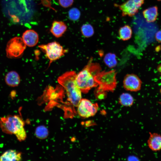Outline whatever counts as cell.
<instances>
[{
	"label": "cell",
	"mask_w": 161,
	"mask_h": 161,
	"mask_svg": "<svg viewBox=\"0 0 161 161\" xmlns=\"http://www.w3.org/2000/svg\"><path fill=\"white\" fill-rule=\"evenodd\" d=\"M77 74L74 71L66 72L58 78V83L65 89L68 100L77 107L82 99L81 91L76 82Z\"/></svg>",
	"instance_id": "cell-1"
},
{
	"label": "cell",
	"mask_w": 161,
	"mask_h": 161,
	"mask_svg": "<svg viewBox=\"0 0 161 161\" xmlns=\"http://www.w3.org/2000/svg\"><path fill=\"white\" fill-rule=\"evenodd\" d=\"M100 70L99 64L92 63L90 60L83 69L77 75L76 83L82 92L86 93L92 88L98 86L94 76Z\"/></svg>",
	"instance_id": "cell-2"
},
{
	"label": "cell",
	"mask_w": 161,
	"mask_h": 161,
	"mask_svg": "<svg viewBox=\"0 0 161 161\" xmlns=\"http://www.w3.org/2000/svg\"><path fill=\"white\" fill-rule=\"evenodd\" d=\"M24 123L19 115H9L1 117L0 126L2 131L8 134H14L20 141L24 140L27 135L24 129Z\"/></svg>",
	"instance_id": "cell-3"
},
{
	"label": "cell",
	"mask_w": 161,
	"mask_h": 161,
	"mask_svg": "<svg viewBox=\"0 0 161 161\" xmlns=\"http://www.w3.org/2000/svg\"><path fill=\"white\" fill-rule=\"evenodd\" d=\"M117 72L114 70L100 71L94 76L99 88L106 92H113L117 85Z\"/></svg>",
	"instance_id": "cell-4"
},
{
	"label": "cell",
	"mask_w": 161,
	"mask_h": 161,
	"mask_svg": "<svg viewBox=\"0 0 161 161\" xmlns=\"http://www.w3.org/2000/svg\"><path fill=\"white\" fill-rule=\"evenodd\" d=\"M26 48L22 38L16 37L7 42L6 48L7 57L9 58H16L21 56Z\"/></svg>",
	"instance_id": "cell-5"
},
{
	"label": "cell",
	"mask_w": 161,
	"mask_h": 161,
	"mask_svg": "<svg viewBox=\"0 0 161 161\" xmlns=\"http://www.w3.org/2000/svg\"><path fill=\"white\" fill-rule=\"evenodd\" d=\"M39 47L45 52L50 63L59 58L64 55L65 52L63 47L56 41L40 45Z\"/></svg>",
	"instance_id": "cell-6"
},
{
	"label": "cell",
	"mask_w": 161,
	"mask_h": 161,
	"mask_svg": "<svg viewBox=\"0 0 161 161\" xmlns=\"http://www.w3.org/2000/svg\"><path fill=\"white\" fill-rule=\"evenodd\" d=\"M78 107L77 112L79 115L83 118H88L94 115L98 109L97 103H93L86 99H82Z\"/></svg>",
	"instance_id": "cell-7"
},
{
	"label": "cell",
	"mask_w": 161,
	"mask_h": 161,
	"mask_svg": "<svg viewBox=\"0 0 161 161\" xmlns=\"http://www.w3.org/2000/svg\"><path fill=\"white\" fill-rule=\"evenodd\" d=\"M144 0H128L118 7L123 16H131L135 15L143 4Z\"/></svg>",
	"instance_id": "cell-8"
},
{
	"label": "cell",
	"mask_w": 161,
	"mask_h": 161,
	"mask_svg": "<svg viewBox=\"0 0 161 161\" xmlns=\"http://www.w3.org/2000/svg\"><path fill=\"white\" fill-rule=\"evenodd\" d=\"M142 82L137 75L134 74H128L124 78L123 86L127 91L137 92L140 90Z\"/></svg>",
	"instance_id": "cell-9"
},
{
	"label": "cell",
	"mask_w": 161,
	"mask_h": 161,
	"mask_svg": "<svg viewBox=\"0 0 161 161\" xmlns=\"http://www.w3.org/2000/svg\"><path fill=\"white\" fill-rule=\"evenodd\" d=\"M22 38L26 45L29 47L35 46L39 40L38 33L33 30H26L23 33Z\"/></svg>",
	"instance_id": "cell-10"
},
{
	"label": "cell",
	"mask_w": 161,
	"mask_h": 161,
	"mask_svg": "<svg viewBox=\"0 0 161 161\" xmlns=\"http://www.w3.org/2000/svg\"><path fill=\"white\" fill-rule=\"evenodd\" d=\"M67 26L63 21H54L52 24L50 32L55 37L59 38L66 31Z\"/></svg>",
	"instance_id": "cell-11"
},
{
	"label": "cell",
	"mask_w": 161,
	"mask_h": 161,
	"mask_svg": "<svg viewBox=\"0 0 161 161\" xmlns=\"http://www.w3.org/2000/svg\"><path fill=\"white\" fill-rule=\"evenodd\" d=\"M149 148L152 151H157L161 150V135L157 133H149L147 141Z\"/></svg>",
	"instance_id": "cell-12"
},
{
	"label": "cell",
	"mask_w": 161,
	"mask_h": 161,
	"mask_svg": "<svg viewBox=\"0 0 161 161\" xmlns=\"http://www.w3.org/2000/svg\"><path fill=\"white\" fill-rule=\"evenodd\" d=\"M21 153L15 150H9L0 157V161H20L22 159Z\"/></svg>",
	"instance_id": "cell-13"
},
{
	"label": "cell",
	"mask_w": 161,
	"mask_h": 161,
	"mask_svg": "<svg viewBox=\"0 0 161 161\" xmlns=\"http://www.w3.org/2000/svg\"><path fill=\"white\" fill-rule=\"evenodd\" d=\"M6 84L11 87L18 86L20 82V79L18 74L15 71H11L8 72L5 77Z\"/></svg>",
	"instance_id": "cell-14"
},
{
	"label": "cell",
	"mask_w": 161,
	"mask_h": 161,
	"mask_svg": "<svg viewBox=\"0 0 161 161\" xmlns=\"http://www.w3.org/2000/svg\"><path fill=\"white\" fill-rule=\"evenodd\" d=\"M144 17L148 23L154 21L157 19L158 15V8L154 6L144 10L143 11Z\"/></svg>",
	"instance_id": "cell-15"
},
{
	"label": "cell",
	"mask_w": 161,
	"mask_h": 161,
	"mask_svg": "<svg viewBox=\"0 0 161 161\" xmlns=\"http://www.w3.org/2000/svg\"><path fill=\"white\" fill-rule=\"evenodd\" d=\"M118 33L121 40L127 41L131 38L132 32L131 27L129 25H126L120 28Z\"/></svg>",
	"instance_id": "cell-16"
},
{
	"label": "cell",
	"mask_w": 161,
	"mask_h": 161,
	"mask_svg": "<svg viewBox=\"0 0 161 161\" xmlns=\"http://www.w3.org/2000/svg\"><path fill=\"white\" fill-rule=\"evenodd\" d=\"M103 61L106 65L109 68L115 67L117 64L116 56L113 53L106 54L104 58Z\"/></svg>",
	"instance_id": "cell-17"
},
{
	"label": "cell",
	"mask_w": 161,
	"mask_h": 161,
	"mask_svg": "<svg viewBox=\"0 0 161 161\" xmlns=\"http://www.w3.org/2000/svg\"><path fill=\"white\" fill-rule=\"evenodd\" d=\"M119 102L123 106H129L133 104L134 99L130 94L126 93H123L120 96Z\"/></svg>",
	"instance_id": "cell-18"
},
{
	"label": "cell",
	"mask_w": 161,
	"mask_h": 161,
	"mask_svg": "<svg viewBox=\"0 0 161 161\" xmlns=\"http://www.w3.org/2000/svg\"><path fill=\"white\" fill-rule=\"evenodd\" d=\"M82 34L86 38L92 36L94 34V31L93 27L90 24H86L82 25L80 28Z\"/></svg>",
	"instance_id": "cell-19"
},
{
	"label": "cell",
	"mask_w": 161,
	"mask_h": 161,
	"mask_svg": "<svg viewBox=\"0 0 161 161\" xmlns=\"http://www.w3.org/2000/svg\"><path fill=\"white\" fill-rule=\"evenodd\" d=\"M68 14L69 19L72 21L78 20L81 15L80 10L76 7H73L70 9L69 11Z\"/></svg>",
	"instance_id": "cell-20"
},
{
	"label": "cell",
	"mask_w": 161,
	"mask_h": 161,
	"mask_svg": "<svg viewBox=\"0 0 161 161\" xmlns=\"http://www.w3.org/2000/svg\"><path fill=\"white\" fill-rule=\"evenodd\" d=\"M35 134L36 136L39 138L44 139L47 137L48 135V130L44 126H40L36 128Z\"/></svg>",
	"instance_id": "cell-21"
},
{
	"label": "cell",
	"mask_w": 161,
	"mask_h": 161,
	"mask_svg": "<svg viewBox=\"0 0 161 161\" xmlns=\"http://www.w3.org/2000/svg\"><path fill=\"white\" fill-rule=\"evenodd\" d=\"M74 1V0H58L60 6L64 8L71 7L73 4Z\"/></svg>",
	"instance_id": "cell-22"
},
{
	"label": "cell",
	"mask_w": 161,
	"mask_h": 161,
	"mask_svg": "<svg viewBox=\"0 0 161 161\" xmlns=\"http://www.w3.org/2000/svg\"><path fill=\"white\" fill-rule=\"evenodd\" d=\"M106 92L97 88L95 90V94L96 97L98 99H103L106 97Z\"/></svg>",
	"instance_id": "cell-23"
},
{
	"label": "cell",
	"mask_w": 161,
	"mask_h": 161,
	"mask_svg": "<svg viewBox=\"0 0 161 161\" xmlns=\"http://www.w3.org/2000/svg\"><path fill=\"white\" fill-rule=\"evenodd\" d=\"M155 37L157 41L161 43V30L158 31L156 33Z\"/></svg>",
	"instance_id": "cell-24"
},
{
	"label": "cell",
	"mask_w": 161,
	"mask_h": 161,
	"mask_svg": "<svg viewBox=\"0 0 161 161\" xmlns=\"http://www.w3.org/2000/svg\"><path fill=\"white\" fill-rule=\"evenodd\" d=\"M160 93H161V88L160 89Z\"/></svg>",
	"instance_id": "cell-25"
},
{
	"label": "cell",
	"mask_w": 161,
	"mask_h": 161,
	"mask_svg": "<svg viewBox=\"0 0 161 161\" xmlns=\"http://www.w3.org/2000/svg\"><path fill=\"white\" fill-rule=\"evenodd\" d=\"M158 0V1H161V0Z\"/></svg>",
	"instance_id": "cell-26"
},
{
	"label": "cell",
	"mask_w": 161,
	"mask_h": 161,
	"mask_svg": "<svg viewBox=\"0 0 161 161\" xmlns=\"http://www.w3.org/2000/svg\"></svg>",
	"instance_id": "cell-27"
}]
</instances>
